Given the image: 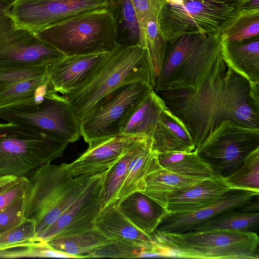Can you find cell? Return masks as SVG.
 I'll use <instances>...</instances> for the list:
<instances>
[{
  "mask_svg": "<svg viewBox=\"0 0 259 259\" xmlns=\"http://www.w3.org/2000/svg\"><path fill=\"white\" fill-rule=\"evenodd\" d=\"M155 92L184 123L196 149L225 120L259 128V109L250 96L249 82L227 67L223 59L196 91L168 89Z\"/></svg>",
  "mask_w": 259,
  "mask_h": 259,
  "instance_id": "cell-1",
  "label": "cell"
},
{
  "mask_svg": "<svg viewBox=\"0 0 259 259\" xmlns=\"http://www.w3.org/2000/svg\"><path fill=\"white\" fill-rule=\"evenodd\" d=\"M147 84L154 89L156 76L146 48L118 44L108 51L90 74L65 95L80 121L108 94L130 83Z\"/></svg>",
  "mask_w": 259,
  "mask_h": 259,
  "instance_id": "cell-2",
  "label": "cell"
},
{
  "mask_svg": "<svg viewBox=\"0 0 259 259\" xmlns=\"http://www.w3.org/2000/svg\"><path fill=\"white\" fill-rule=\"evenodd\" d=\"M221 43V33L185 34L172 43L167 42L154 91L200 89L223 60Z\"/></svg>",
  "mask_w": 259,
  "mask_h": 259,
  "instance_id": "cell-3",
  "label": "cell"
},
{
  "mask_svg": "<svg viewBox=\"0 0 259 259\" xmlns=\"http://www.w3.org/2000/svg\"><path fill=\"white\" fill-rule=\"evenodd\" d=\"M94 175L73 177L68 164L48 163L25 176L28 182L23 217L34 224L37 236L72 204Z\"/></svg>",
  "mask_w": 259,
  "mask_h": 259,
  "instance_id": "cell-4",
  "label": "cell"
},
{
  "mask_svg": "<svg viewBox=\"0 0 259 259\" xmlns=\"http://www.w3.org/2000/svg\"><path fill=\"white\" fill-rule=\"evenodd\" d=\"M152 236L165 257L258 259L257 232L192 231L183 233L156 230Z\"/></svg>",
  "mask_w": 259,
  "mask_h": 259,
  "instance_id": "cell-5",
  "label": "cell"
},
{
  "mask_svg": "<svg viewBox=\"0 0 259 259\" xmlns=\"http://www.w3.org/2000/svg\"><path fill=\"white\" fill-rule=\"evenodd\" d=\"M69 143L20 124L0 123V176L23 177L61 157Z\"/></svg>",
  "mask_w": 259,
  "mask_h": 259,
  "instance_id": "cell-6",
  "label": "cell"
},
{
  "mask_svg": "<svg viewBox=\"0 0 259 259\" xmlns=\"http://www.w3.org/2000/svg\"><path fill=\"white\" fill-rule=\"evenodd\" d=\"M35 33L64 56L106 52L117 44L111 9L80 13Z\"/></svg>",
  "mask_w": 259,
  "mask_h": 259,
  "instance_id": "cell-7",
  "label": "cell"
},
{
  "mask_svg": "<svg viewBox=\"0 0 259 259\" xmlns=\"http://www.w3.org/2000/svg\"><path fill=\"white\" fill-rule=\"evenodd\" d=\"M246 0H182L164 2L158 23L163 38L172 43L183 34L221 33L242 9Z\"/></svg>",
  "mask_w": 259,
  "mask_h": 259,
  "instance_id": "cell-8",
  "label": "cell"
},
{
  "mask_svg": "<svg viewBox=\"0 0 259 259\" xmlns=\"http://www.w3.org/2000/svg\"><path fill=\"white\" fill-rule=\"evenodd\" d=\"M0 118L53 135L68 143L81 136L79 119L66 97L56 92L38 102L2 108Z\"/></svg>",
  "mask_w": 259,
  "mask_h": 259,
  "instance_id": "cell-9",
  "label": "cell"
},
{
  "mask_svg": "<svg viewBox=\"0 0 259 259\" xmlns=\"http://www.w3.org/2000/svg\"><path fill=\"white\" fill-rule=\"evenodd\" d=\"M259 147V128L246 127L233 121H223L195 151L217 174L224 177L242 163Z\"/></svg>",
  "mask_w": 259,
  "mask_h": 259,
  "instance_id": "cell-10",
  "label": "cell"
},
{
  "mask_svg": "<svg viewBox=\"0 0 259 259\" xmlns=\"http://www.w3.org/2000/svg\"><path fill=\"white\" fill-rule=\"evenodd\" d=\"M14 0H0V68L50 64L64 55L36 33L17 27L10 14Z\"/></svg>",
  "mask_w": 259,
  "mask_h": 259,
  "instance_id": "cell-11",
  "label": "cell"
},
{
  "mask_svg": "<svg viewBox=\"0 0 259 259\" xmlns=\"http://www.w3.org/2000/svg\"><path fill=\"white\" fill-rule=\"evenodd\" d=\"M153 89L143 83L126 84L108 94L80 121V133L89 142L118 135L120 123L131 109Z\"/></svg>",
  "mask_w": 259,
  "mask_h": 259,
  "instance_id": "cell-12",
  "label": "cell"
},
{
  "mask_svg": "<svg viewBox=\"0 0 259 259\" xmlns=\"http://www.w3.org/2000/svg\"><path fill=\"white\" fill-rule=\"evenodd\" d=\"M111 0H14L10 14L16 25L36 33L86 12L111 9Z\"/></svg>",
  "mask_w": 259,
  "mask_h": 259,
  "instance_id": "cell-13",
  "label": "cell"
},
{
  "mask_svg": "<svg viewBox=\"0 0 259 259\" xmlns=\"http://www.w3.org/2000/svg\"><path fill=\"white\" fill-rule=\"evenodd\" d=\"M50 64L0 68V109L38 102L56 92L49 76Z\"/></svg>",
  "mask_w": 259,
  "mask_h": 259,
  "instance_id": "cell-14",
  "label": "cell"
},
{
  "mask_svg": "<svg viewBox=\"0 0 259 259\" xmlns=\"http://www.w3.org/2000/svg\"><path fill=\"white\" fill-rule=\"evenodd\" d=\"M106 171L94 175L72 204L37 237L46 242L96 228V219L101 211V193Z\"/></svg>",
  "mask_w": 259,
  "mask_h": 259,
  "instance_id": "cell-15",
  "label": "cell"
},
{
  "mask_svg": "<svg viewBox=\"0 0 259 259\" xmlns=\"http://www.w3.org/2000/svg\"><path fill=\"white\" fill-rule=\"evenodd\" d=\"M257 196L259 192L233 189L217 202L196 211L168 212L156 230L176 233L191 231L201 224L224 211L244 207Z\"/></svg>",
  "mask_w": 259,
  "mask_h": 259,
  "instance_id": "cell-16",
  "label": "cell"
},
{
  "mask_svg": "<svg viewBox=\"0 0 259 259\" xmlns=\"http://www.w3.org/2000/svg\"><path fill=\"white\" fill-rule=\"evenodd\" d=\"M118 134L91 141L88 149L77 159L68 164L73 177L94 175L105 171L118 160L142 137Z\"/></svg>",
  "mask_w": 259,
  "mask_h": 259,
  "instance_id": "cell-17",
  "label": "cell"
},
{
  "mask_svg": "<svg viewBox=\"0 0 259 259\" xmlns=\"http://www.w3.org/2000/svg\"><path fill=\"white\" fill-rule=\"evenodd\" d=\"M233 189L222 176L204 179L171 195L166 209L171 213L196 211L217 202Z\"/></svg>",
  "mask_w": 259,
  "mask_h": 259,
  "instance_id": "cell-18",
  "label": "cell"
},
{
  "mask_svg": "<svg viewBox=\"0 0 259 259\" xmlns=\"http://www.w3.org/2000/svg\"><path fill=\"white\" fill-rule=\"evenodd\" d=\"M107 52L64 56L51 63L49 76L54 91L63 95L69 94L85 79Z\"/></svg>",
  "mask_w": 259,
  "mask_h": 259,
  "instance_id": "cell-19",
  "label": "cell"
},
{
  "mask_svg": "<svg viewBox=\"0 0 259 259\" xmlns=\"http://www.w3.org/2000/svg\"><path fill=\"white\" fill-rule=\"evenodd\" d=\"M95 227L109 239L120 240L148 248L162 256L156 241L131 222L120 211L116 201L108 204L99 213Z\"/></svg>",
  "mask_w": 259,
  "mask_h": 259,
  "instance_id": "cell-20",
  "label": "cell"
},
{
  "mask_svg": "<svg viewBox=\"0 0 259 259\" xmlns=\"http://www.w3.org/2000/svg\"><path fill=\"white\" fill-rule=\"evenodd\" d=\"M157 153L179 151L190 153L196 147L184 123L166 106L161 111L150 137Z\"/></svg>",
  "mask_w": 259,
  "mask_h": 259,
  "instance_id": "cell-21",
  "label": "cell"
},
{
  "mask_svg": "<svg viewBox=\"0 0 259 259\" xmlns=\"http://www.w3.org/2000/svg\"><path fill=\"white\" fill-rule=\"evenodd\" d=\"M116 202L124 215L149 235H152L169 212L166 208L141 191L134 192Z\"/></svg>",
  "mask_w": 259,
  "mask_h": 259,
  "instance_id": "cell-22",
  "label": "cell"
},
{
  "mask_svg": "<svg viewBox=\"0 0 259 259\" xmlns=\"http://www.w3.org/2000/svg\"><path fill=\"white\" fill-rule=\"evenodd\" d=\"M166 106L153 89L127 113L120 124L118 134L150 138L159 115Z\"/></svg>",
  "mask_w": 259,
  "mask_h": 259,
  "instance_id": "cell-23",
  "label": "cell"
},
{
  "mask_svg": "<svg viewBox=\"0 0 259 259\" xmlns=\"http://www.w3.org/2000/svg\"><path fill=\"white\" fill-rule=\"evenodd\" d=\"M221 52L227 67L248 81H259L258 37L240 42H230L222 35Z\"/></svg>",
  "mask_w": 259,
  "mask_h": 259,
  "instance_id": "cell-24",
  "label": "cell"
},
{
  "mask_svg": "<svg viewBox=\"0 0 259 259\" xmlns=\"http://www.w3.org/2000/svg\"><path fill=\"white\" fill-rule=\"evenodd\" d=\"M158 164L157 152L153 148L152 140L146 136L128 164L125 178L117 193L116 201L134 192H143L145 189L146 174L151 168Z\"/></svg>",
  "mask_w": 259,
  "mask_h": 259,
  "instance_id": "cell-25",
  "label": "cell"
},
{
  "mask_svg": "<svg viewBox=\"0 0 259 259\" xmlns=\"http://www.w3.org/2000/svg\"><path fill=\"white\" fill-rule=\"evenodd\" d=\"M203 179L181 176L158 165L152 167L146 174L143 192L166 208L168 199L171 195Z\"/></svg>",
  "mask_w": 259,
  "mask_h": 259,
  "instance_id": "cell-26",
  "label": "cell"
},
{
  "mask_svg": "<svg viewBox=\"0 0 259 259\" xmlns=\"http://www.w3.org/2000/svg\"><path fill=\"white\" fill-rule=\"evenodd\" d=\"M157 158L162 168L185 177L207 179L220 176L195 151L157 153Z\"/></svg>",
  "mask_w": 259,
  "mask_h": 259,
  "instance_id": "cell-27",
  "label": "cell"
},
{
  "mask_svg": "<svg viewBox=\"0 0 259 259\" xmlns=\"http://www.w3.org/2000/svg\"><path fill=\"white\" fill-rule=\"evenodd\" d=\"M109 240L95 228L46 242L53 248L68 254L73 258H84L86 255Z\"/></svg>",
  "mask_w": 259,
  "mask_h": 259,
  "instance_id": "cell-28",
  "label": "cell"
},
{
  "mask_svg": "<svg viewBox=\"0 0 259 259\" xmlns=\"http://www.w3.org/2000/svg\"><path fill=\"white\" fill-rule=\"evenodd\" d=\"M258 227V211L248 212L238 208L224 211L201 224L192 231L218 230L231 232H256Z\"/></svg>",
  "mask_w": 259,
  "mask_h": 259,
  "instance_id": "cell-29",
  "label": "cell"
},
{
  "mask_svg": "<svg viewBox=\"0 0 259 259\" xmlns=\"http://www.w3.org/2000/svg\"><path fill=\"white\" fill-rule=\"evenodd\" d=\"M111 11L116 26V43L123 47L138 46L140 30L130 0H111Z\"/></svg>",
  "mask_w": 259,
  "mask_h": 259,
  "instance_id": "cell-30",
  "label": "cell"
},
{
  "mask_svg": "<svg viewBox=\"0 0 259 259\" xmlns=\"http://www.w3.org/2000/svg\"><path fill=\"white\" fill-rule=\"evenodd\" d=\"M145 137L140 138L113 166L106 171L101 193V211L109 203L116 201L117 193L125 178L128 164Z\"/></svg>",
  "mask_w": 259,
  "mask_h": 259,
  "instance_id": "cell-31",
  "label": "cell"
},
{
  "mask_svg": "<svg viewBox=\"0 0 259 259\" xmlns=\"http://www.w3.org/2000/svg\"><path fill=\"white\" fill-rule=\"evenodd\" d=\"M158 19V16H152L139 26L140 39L138 45L147 50L156 78L161 69L167 45L160 33Z\"/></svg>",
  "mask_w": 259,
  "mask_h": 259,
  "instance_id": "cell-32",
  "label": "cell"
},
{
  "mask_svg": "<svg viewBox=\"0 0 259 259\" xmlns=\"http://www.w3.org/2000/svg\"><path fill=\"white\" fill-rule=\"evenodd\" d=\"M259 8L240 10L221 32L228 41L240 42L258 36Z\"/></svg>",
  "mask_w": 259,
  "mask_h": 259,
  "instance_id": "cell-33",
  "label": "cell"
},
{
  "mask_svg": "<svg viewBox=\"0 0 259 259\" xmlns=\"http://www.w3.org/2000/svg\"><path fill=\"white\" fill-rule=\"evenodd\" d=\"M224 178L234 189L259 192V147L250 152L238 168Z\"/></svg>",
  "mask_w": 259,
  "mask_h": 259,
  "instance_id": "cell-34",
  "label": "cell"
},
{
  "mask_svg": "<svg viewBox=\"0 0 259 259\" xmlns=\"http://www.w3.org/2000/svg\"><path fill=\"white\" fill-rule=\"evenodd\" d=\"M158 256L153 250L120 240L110 239L103 245L86 255L84 258H139Z\"/></svg>",
  "mask_w": 259,
  "mask_h": 259,
  "instance_id": "cell-35",
  "label": "cell"
},
{
  "mask_svg": "<svg viewBox=\"0 0 259 259\" xmlns=\"http://www.w3.org/2000/svg\"><path fill=\"white\" fill-rule=\"evenodd\" d=\"M42 241L36 235L34 224L25 220L18 226L0 235V250L28 247Z\"/></svg>",
  "mask_w": 259,
  "mask_h": 259,
  "instance_id": "cell-36",
  "label": "cell"
},
{
  "mask_svg": "<svg viewBox=\"0 0 259 259\" xmlns=\"http://www.w3.org/2000/svg\"><path fill=\"white\" fill-rule=\"evenodd\" d=\"M24 195L8 207L0 211V235L21 224L23 217Z\"/></svg>",
  "mask_w": 259,
  "mask_h": 259,
  "instance_id": "cell-37",
  "label": "cell"
},
{
  "mask_svg": "<svg viewBox=\"0 0 259 259\" xmlns=\"http://www.w3.org/2000/svg\"><path fill=\"white\" fill-rule=\"evenodd\" d=\"M135 9L139 27L152 16H159L164 0H130Z\"/></svg>",
  "mask_w": 259,
  "mask_h": 259,
  "instance_id": "cell-38",
  "label": "cell"
},
{
  "mask_svg": "<svg viewBox=\"0 0 259 259\" xmlns=\"http://www.w3.org/2000/svg\"><path fill=\"white\" fill-rule=\"evenodd\" d=\"M27 182L25 177H19L13 185L0 194V211L8 207L24 195Z\"/></svg>",
  "mask_w": 259,
  "mask_h": 259,
  "instance_id": "cell-39",
  "label": "cell"
},
{
  "mask_svg": "<svg viewBox=\"0 0 259 259\" xmlns=\"http://www.w3.org/2000/svg\"><path fill=\"white\" fill-rule=\"evenodd\" d=\"M18 178L11 176H0V194L13 185Z\"/></svg>",
  "mask_w": 259,
  "mask_h": 259,
  "instance_id": "cell-40",
  "label": "cell"
},
{
  "mask_svg": "<svg viewBox=\"0 0 259 259\" xmlns=\"http://www.w3.org/2000/svg\"><path fill=\"white\" fill-rule=\"evenodd\" d=\"M249 82L250 96L256 107L259 109V81Z\"/></svg>",
  "mask_w": 259,
  "mask_h": 259,
  "instance_id": "cell-41",
  "label": "cell"
},
{
  "mask_svg": "<svg viewBox=\"0 0 259 259\" xmlns=\"http://www.w3.org/2000/svg\"><path fill=\"white\" fill-rule=\"evenodd\" d=\"M164 2L172 4L180 5L182 3V0H164Z\"/></svg>",
  "mask_w": 259,
  "mask_h": 259,
  "instance_id": "cell-42",
  "label": "cell"
}]
</instances>
